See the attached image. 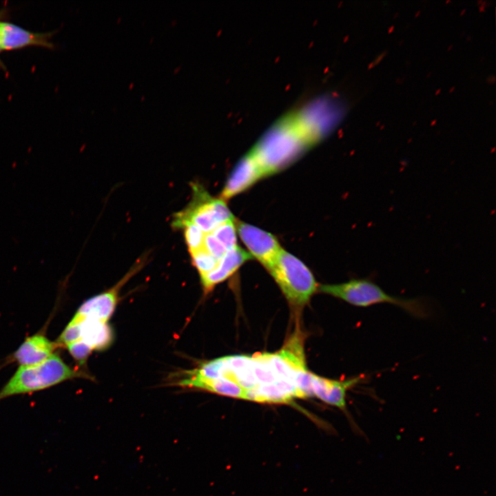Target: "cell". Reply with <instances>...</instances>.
<instances>
[{"label": "cell", "mask_w": 496, "mask_h": 496, "mask_svg": "<svg viewBox=\"0 0 496 496\" xmlns=\"http://www.w3.org/2000/svg\"><path fill=\"white\" fill-rule=\"evenodd\" d=\"M362 380V376L345 380L324 378L311 373V382L313 396L324 402L347 411V391Z\"/></svg>", "instance_id": "9c48e42d"}, {"label": "cell", "mask_w": 496, "mask_h": 496, "mask_svg": "<svg viewBox=\"0 0 496 496\" xmlns=\"http://www.w3.org/2000/svg\"><path fill=\"white\" fill-rule=\"evenodd\" d=\"M54 32L30 31L13 23L0 19V39L3 50H17L30 46L54 48Z\"/></svg>", "instance_id": "ba28073f"}, {"label": "cell", "mask_w": 496, "mask_h": 496, "mask_svg": "<svg viewBox=\"0 0 496 496\" xmlns=\"http://www.w3.org/2000/svg\"><path fill=\"white\" fill-rule=\"evenodd\" d=\"M92 379L83 371L68 365L56 354L34 365L20 366L0 390V401L19 394L41 391L74 378Z\"/></svg>", "instance_id": "3957f363"}, {"label": "cell", "mask_w": 496, "mask_h": 496, "mask_svg": "<svg viewBox=\"0 0 496 496\" xmlns=\"http://www.w3.org/2000/svg\"><path fill=\"white\" fill-rule=\"evenodd\" d=\"M293 397H300L292 384L278 380L274 383L260 384L246 391L245 400L260 403H288Z\"/></svg>", "instance_id": "4fadbf2b"}, {"label": "cell", "mask_w": 496, "mask_h": 496, "mask_svg": "<svg viewBox=\"0 0 496 496\" xmlns=\"http://www.w3.org/2000/svg\"><path fill=\"white\" fill-rule=\"evenodd\" d=\"M198 250L205 251L214 257L218 262L227 251L225 247L215 237L212 232L204 233L203 245Z\"/></svg>", "instance_id": "2e32d148"}, {"label": "cell", "mask_w": 496, "mask_h": 496, "mask_svg": "<svg viewBox=\"0 0 496 496\" xmlns=\"http://www.w3.org/2000/svg\"><path fill=\"white\" fill-rule=\"evenodd\" d=\"M59 347L57 342L50 341L45 335L37 333L27 338L13 355L21 366H30L39 364L50 357Z\"/></svg>", "instance_id": "7c38bea8"}, {"label": "cell", "mask_w": 496, "mask_h": 496, "mask_svg": "<svg viewBox=\"0 0 496 496\" xmlns=\"http://www.w3.org/2000/svg\"><path fill=\"white\" fill-rule=\"evenodd\" d=\"M2 51H3V49L2 44H1V39H0V54H1V53L2 52ZM0 68H1L3 69V70H6V66H5V65L3 64V63L2 62V61H1V59H0Z\"/></svg>", "instance_id": "ac0fdd59"}, {"label": "cell", "mask_w": 496, "mask_h": 496, "mask_svg": "<svg viewBox=\"0 0 496 496\" xmlns=\"http://www.w3.org/2000/svg\"><path fill=\"white\" fill-rule=\"evenodd\" d=\"M267 271L294 307H303L317 290L311 271L298 258L282 249Z\"/></svg>", "instance_id": "277c9868"}, {"label": "cell", "mask_w": 496, "mask_h": 496, "mask_svg": "<svg viewBox=\"0 0 496 496\" xmlns=\"http://www.w3.org/2000/svg\"><path fill=\"white\" fill-rule=\"evenodd\" d=\"M73 358L83 365L87 361L92 350L81 342H74L66 346Z\"/></svg>", "instance_id": "e0dca14e"}, {"label": "cell", "mask_w": 496, "mask_h": 496, "mask_svg": "<svg viewBox=\"0 0 496 496\" xmlns=\"http://www.w3.org/2000/svg\"><path fill=\"white\" fill-rule=\"evenodd\" d=\"M251 258L249 252L238 245L227 251L219 260L216 267L206 276L200 278L205 293H209L216 285L234 274L243 263Z\"/></svg>", "instance_id": "8fae6325"}, {"label": "cell", "mask_w": 496, "mask_h": 496, "mask_svg": "<svg viewBox=\"0 0 496 496\" xmlns=\"http://www.w3.org/2000/svg\"><path fill=\"white\" fill-rule=\"evenodd\" d=\"M112 339V330L107 321L76 312L59 341L65 346L81 342L93 351L108 347Z\"/></svg>", "instance_id": "8992f818"}, {"label": "cell", "mask_w": 496, "mask_h": 496, "mask_svg": "<svg viewBox=\"0 0 496 496\" xmlns=\"http://www.w3.org/2000/svg\"><path fill=\"white\" fill-rule=\"evenodd\" d=\"M8 10L6 8L0 9V19H3Z\"/></svg>", "instance_id": "d6986e66"}, {"label": "cell", "mask_w": 496, "mask_h": 496, "mask_svg": "<svg viewBox=\"0 0 496 496\" xmlns=\"http://www.w3.org/2000/svg\"><path fill=\"white\" fill-rule=\"evenodd\" d=\"M317 289L356 307L390 304L417 318H426L431 315V307L423 300L390 295L369 279L358 278L340 284L322 285Z\"/></svg>", "instance_id": "7a4b0ae2"}, {"label": "cell", "mask_w": 496, "mask_h": 496, "mask_svg": "<svg viewBox=\"0 0 496 496\" xmlns=\"http://www.w3.org/2000/svg\"><path fill=\"white\" fill-rule=\"evenodd\" d=\"M262 177L265 176L262 169L248 153L231 172L220 198L225 201L244 192Z\"/></svg>", "instance_id": "30bf717a"}, {"label": "cell", "mask_w": 496, "mask_h": 496, "mask_svg": "<svg viewBox=\"0 0 496 496\" xmlns=\"http://www.w3.org/2000/svg\"><path fill=\"white\" fill-rule=\"evenodd\" d=\"M193 265L196 268L200 278L206 276L218 265V261L203 250H198L190 254Z\"/></svg>", "instance_id": "9a60e30c"}, {"label": "cell", "mask_w": 496, "mask_h": 496, "mask_svg": "<svg viewBox=\"0 0 496 496\" xmlns=\"http://www.w3.org/2000/svg\"><path fill=\"white\" fill-rule=\"evenodd\" d=\"M227 251L237 246L236 227L234 220L222 223L211 231Z\"/></svg>", "instance_id": "5bb4252c"}, {"label": "cell", "mask_w": 496, "mask_h": 496, "mask_svg": "<svg viewBox=\"0 0 496 496\" xmlns=\"http://www.w3.org/2000/svg\"><path fill=\"white\" fill-rule=\"evenodd\" d=\"M236 225L249 254L268 270L282 249L277 239L271 234L249 224L239 221Z\"/></svg>", "instance_id": "52a82bcc"}, {"label": "cell", "mask_w": 496, "mask_h": 496, "mask_svg": "<svg viewBox=\"0 0 496 496\" xmlns=\"http://www.w3.org/2000/svg\"><path fill=\"white\" fill-rule=\"evenodd\" d=\"M293 112L282 118L266 133L249 152L262 169L264 176L273 174L298 159L307 149L324 137L327 130L313 127L306 121L304 110Z\"/></svg>", "instance_id": "6da1fadb"}, {"label": "cell", "mask_w": 496, "mask_h": 496, "mask_svg": "<svg viewBox=\"0 0 496 496\" xmlns=\"http://www.w3.org/2000/svg\"><path fill=\"white\" fill-rule=\"evenodd\" d=\"M192 188L191 201L174 216L172 225L176 229L192 225L203 233H209L222 223L234 220L225 200L212 198L198 183H193Z\"/></svg>", "instance_id": "5b68a950"}]
</instances>
